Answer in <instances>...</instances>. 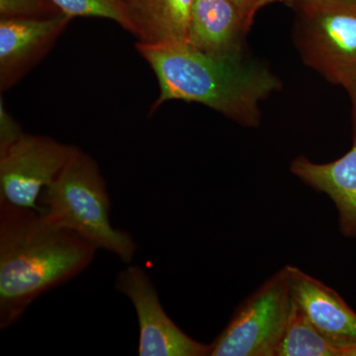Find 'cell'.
<instances>
[{"mask_svg": "<svg viewBox=\"0 0 356 356\" xmlns=\"http://www.w3.org/2000/svg\"><path fill=\"white\" fill-rule=\"evenodd\" d=\"M96 252L39 211L0 200V330L19 322L41 295L83 273Z\"/></svg>", "mask_w": 356, "mask_h": 356, "instance_id": "6da1fadb", "label": "cell"}, {"mask_svg": "<svg viewBox=\"0 0 356 356\" xmlns=\"http://www.w3.org/2000/svg\"><path fill=\"white\" fill-rule=\"evenodd\" d=\"M154 70L159 95L154 113L170 100L200 103L245 127L261 123V103L281 88V83L264 65L245 58L208 55L186 42L136 44Z\"/></svg>", "mask_w": 356, "mask_h": 356, "instance_id": "7a4b0ae2", "label": "cell"}, {"mask_svg": "<svg viewBox=\"0 0 356 356\" xmlns=\"http://www.w3.org/2000/svg\"><path fill=\"white\" fill-rule=\"evenodd\" d=\"M39 207V212L56 226L76 234L97 250L116 255L124 264L132 262L137 243L129 232L111 224L106 182L97 163L79 147L42 193Z\"/></svg>", "mask_w": 356, "mask_h": 356, "instance_id": "3957f363", "label": "cell"}, {"mask_svg": "<svg viewBox=\"0 0 356 356\" xmlns=\"http://www.w3.org/2000/svg\"><path fill=\"white\" fill-rule=\"evenodd\" d=\"M294 7L302 60L346 90L356 81V0H303Z\"/></svg>", "mask_w": 356, "mask_h": 356, "instance_id": "277c9868", "label": "cell"}, {"mask_svg": "<svg viewBox=\"0 0 356 356\" xmlns=\"http://www.w3.org/2000/svg\"><path fill=\"white\" fill-rule=\"evenodd\" d=\"M291 303L286 266L236 307L228 325L211 343L210 356H276Z\"/></svg>", "mask_w": 356, "mask_h": 356, "instance_id": "5b68a950", "label": "cell"}, {"mask_svg": "<svg viewBox=\"0 0 356 356\" xmlns=\"http://www.w3.org/2000/svg\"><path fill=\"white\" fill-rule=\"evenodd\" d=\"M76 149L47 136L24 134L0 153V200L40 211L42 193Z\"/></svg>", "mask_w": 356, "mask_h": 356, "instance_id": "8992f818", "label": "cell"}, {"mask_svg": "<svg viewBox=\"0 0 356 356\" xmlns=\"http://www.w3.org/2000/svg\"><path fill=\"white\" fill-rule=\"evenodd\" d=\"M114 286L135 308L140 356H210L211 343L192 339L168 315L154 281L142 267L126 266L117 274Z\"/></svg>", "mask_w": 356, "mask_h": 356, "instance_id": "52a82bcc", "label": "cell"}, {"mask_svg": "<svg viewBox=\"0 0 356 356\" xmlns=\"http://www.w3.org/2000/svg\"><path fill=\"white\" fill-rule=\"evenodd\" d=\"M72 17L0 18V89L19 83L55 44Z\"/></svg>", "mask_w": 356, "mask_h": 356, "instance_id": "ba28073f", "label": "cell"}, {"mask_svg": "<svg viewBox=\"0 0 356 356\" xmlns=\"http://www.w3.org/2000/svg\"><path fill=\"white\" fill-rule=\"evenodd\" d=\"M292 298L312 324L337 344L343 356H356V313L341 295L297 266H288Z\"/></svg>", "mask_w": 356, "mask_h": 356, "instance_id": "9c48e42d", "label": "cell"}, {"mask_svg": "<svg viewBox=\"0 0 356 356\" xmlns=\"http://www.w3.org/2000/svg\"><path fill=\"white\" fill-rule=\"evenodd\" d=\"M353 123V146L341 158L317 163L300 156L290 163L292 175L334 202L339 232L346 238H356V122Z\"/></svg>", "mask_w": 356, "mask_h": 356, "instance_id": "30bf717a", "label": "cell"}, {"mask_svg": "<svg viewBox=\"0 0 356 356\" xmlns=\"http://www.w3.org/2000/svg\"><path fill=\"white\" fill-rule=\"evenodd\" d=\"M250 27L229 0H195L189 18L186 43L224 58H243V42Z\"/></svg>", "mask_w": 356, "mask_h": 356, "instance_id": "8fae6325", "label": "cell"}, {"mask_svg": "<svg viewBox=\"0 0 356 356\" xmlns=\"http://www.w3.org/2000/svg\"><path fill=\"white\" fill-rule=\"evenodd\" d=\"M195 0H138L130 8L133 35L147 44L186 42Z\"/></svg>", "mask_w": 356, "mask_h": 356, "instance_id": "7c38bea8", "label": "cell"}, {"mask_svg": "<svg viewBox=\"0 0 356 356\" xmlns=\"http://www.w3.org/2000/svg\"><path fill=\"white\" fill-rule=\"evenodd\" d=\"M276 356H343V350L312 324L292 298L289 317Z\"/></svg>", "mask_w": 356, "mask_h": 356, "instance_id": "4fadbf2b", "label": "cell"}, {"mask_svg": "<svg viewBox=\"0 0 356 356\" xmlns=\"http://www.w3.org/2000/svg\"><path fill=\"white\" fill-rule=\"evenodd\" d=\"M70 17H98L114 21L133 33L129 7L124 0H50Z\"/></svg>", "mask_w": 356, "mask_h": 356, "instance_id": "5bb4252c", "label": "cell"}, {"mask_svg": "<svg viewBox=\"0 0 356 356\" xmlns=\"http://www.w3.org/2000/svg\"><path fill=\"white\" fill-rule=\"evenodd\" d=\"M58 13L50 0H0V18L47 17Z\"/></svg>", "mask_w": 356, "mask_h": 356, "instance_id": "9a60e30c", "label": "cell"}, {"mask_svg": "<svg viewBox=\"0 0 356 356\" xmlns=\"http://www.w3.org/2000/svg\"><path fill=\"white\" fill-rule=\"evenodd\" d=\"M20 124L7 111L3 98L0 99V153L24 135Z\"/></svg>", "mask_w": 356, "mask_h": 356, "instance_id": "2e32d148", "label": "cell"}, {"mask_svg": "<svg viewBox=\"0 0 356 356\" xmlns=\"http://www.w3.org/2000/svg\"><path fill=\"white\" fill-rule=\"evenodd\" d=\"M229 1L240 11L243 19L250 28L254 23L255 15L261 9L275 2H282L281 0H229Z\"/></svg>", "mask_w": 356, "mask_h": 356, "instance_id": "e0dca14e", "label": "cell"}, {"mask_svg": "<svg viewBox=\"0 0 356 356\" xmlns=\"http://www.w3.org/2000/svg\"><path fill=\"white\" fill-rule=\"evenodd\" d=\"M350 95L351 105H353V122H356V81L346 89Z\"/></svg>", "mask_w": 356, "mask_h": 356, "instance_id": "ac0fdd59", "label": "cell"}, {"mask_svg": "<svg viewBox=\"0 0 356 356\" xmlns=\"http://www.w3.org/2000/svg\"><path fill=\"white\" fill-rule=\"evenodd\" d=\"M282 2H287L290 6H294L295 4L299 3V2L303 1V0H281Z\"/></svg>", "mask_w": 356, "mask_h": 356, "instance_id": "d6986e66", "label": "cell"}, {"mask_svg": "<svg viewBox=\"0 0 356 356\" xmlns=\"http://www.w3.org/2000/svg\"><path fill=\"white\" fill-rule=\"evenodd\" d=\"M124 1H125L126 4H127L129 7V11H130L131 7H132L134 4H135L136 2L138 1V0H124Z\"/></svg>", "mask_w": 356, "mask_h": 356, "instance_id": "ffe728a7", "label": "cell"}]
</instances>
